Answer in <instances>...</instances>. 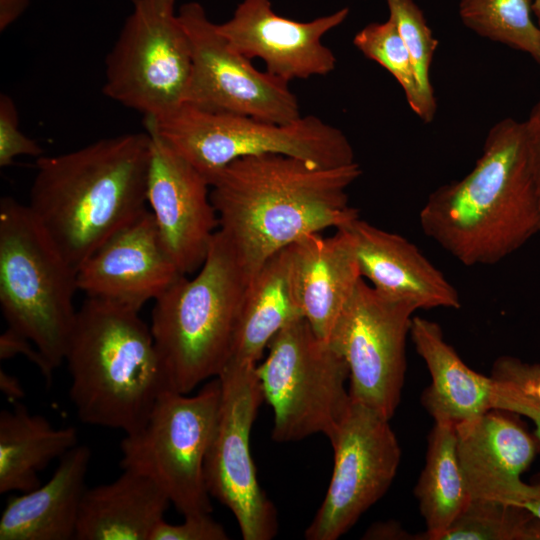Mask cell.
Listing matches in <instances>:
<instances>
[{
	"label": "cell",
	"instance_id": "obj_1",
	"mask_svg": "<svg viewBox=\"0 0 540 540\" xmlns=\"http://www.w3.org/2000/svg\"><path fill=\"white\" fill-rule=\"evenodd\" d=\"M361 174L357 162L327 168L283 154L238 158L208 181L218 230L254 277L303 236L358 218L347 189Z\"/></svg>",
	"mask_w": 540,
	"mask_h": 540
},
{
	"label": "cell",
	"instance_id": "obj_2",
	"mask_svg": "<svg viewBox=\"0 0 540 540\" xmlns=\"http://www.w3.org/2000/svg\"><path fill=\"white\" fill-rule=\"evenodd\" d=\"M419 223L465 266L497 264L539 233L540 201L523 122L494 124L473 169L435 189Z\"/></svg>",
	"mask_w": 540,
	"mask_h": 540
},
{
	"label": "cell",
	"instance_id": "obj_3",
	"mask_svg": "<svg viewBox=\"0 0 540 540\" xmlns=\"http://www.w3.org/2000/svg\"><path fill=\"white\" fill-rule=\"evenodd\" d=\"M150 158L147 131L38 157L27 205L76 271L106 240L147 209Z\"/></svg>",
	"mask_w": 540,
	"mask_h": 540
},
{
	"label": "cell",
	"instance_id": "obj_4",
	"mask_svg": "<svg viewBox=\"0 0 540 540\" xmlns=\"http://www.w3.org/2000/svg\"><path fill=\"white\" fill-rule=\"evenodd\" d=\"M64 361L71 402L88 425L131 433L167 390L150 327L139 311L107 301L87 297L77 310Z\"/></svg>",
	"mask_w": 540,
	"mask_h": 540
},
{
	"label": "cell",
	"instance_id": "obj_5",
	"mask_svg": "<svg viewBox=\"0 0 540 540\" xmlns=\"http://www.w3.org/2000/svg\"><path fill=\"white\" fill-rule=\"evenodd\" d=\"M252 278L218 230L197 274L180 276L154 300L150 329L167 390L188 394L219 376Z\"/></svg>",
	"mask_w": 540,
	"mask_h": 540
},
{
	"label": "cell",
	"instance_id": "obj_6",
	"mask_svg": "<svg viewBox=\"0 0 540 540\" xmlns=\"http://www.w3.org/2000/svg\"><path fill=\"white\" fill-rule=\"evenodd\" d=\"M77 271L31 213L0 200V306L8 327L27 337L54 371L65 360L76 321Z\"/></svg>",
	"mask_w": 540,
	"mask_h": 540
},
{
	"label": "cell",
	"instance_id": "obj_7",
	"mask_svg": "<svg viewBox=\"0 0 540 540\" xmlns=\"http://www.w3.org/2000/svg\"><path fill=\"white\" fill-rule=\"evenodd\" d=\"M144 123L146 131L159 136L207 181L232 161L246 156L283 154L327 168L356 162L347 136L314 115L278 124L183 104L163 117L144 118Z\"/></svg>",
	"mask_w": 540,
	"mask_h": 540
},
{
	"label": "cell",
	"instance_id": "obj_8",
	"mask_svg": "<svg viewBox=\"0 0 540 540\" xmlns=\"http://www.w3.org/2000/svg\"><path fill=\"white\" fill-rule=\"evenodd\" d=\"M267 350L256 373L273 410V440L297 441L316 433L330 439L352 402L343 355L303 317L283 327Z\"/></svg>",
	"mask_w": 540,
	"mask_h": 540
},
{
	"label": "cell",
	"instance_id": "obj_9",
	"mask_svg": "<svg viewBox=\"0 0 540 540\" xmlns=\"http://www.w3.org/2000/svg\"><path fill=\"white\" fill-rule=\"evenodd\" d=\"M220 402L218 377L192 396L164 390L145 422L120 444L122 469L153 480L183 516L212 511L204 463Z\"/></svg>",
	"mask_w": 540,
	"mask_h": 540
},
{
	"label": "cell",
	"instance_id": "obj_10",
	"mask_svg": "<svg viewBox=\"0 0 540 540\" xmlns=\"http://www.w3.org/2000/svg\"><path fill=\"white\" fill-rule=\"evenodd\" d=\"M178 0H134L105 60L103 93L144 118L184 104L192 56Z\"/></svg>",
	"mask_w": 540,
	"mask_h": 540
},
{
	"label": "cell",
	"instance_id": "obj_11",
	"mask_svg": "<svg viewBox=\"0 0 540 540\" xmlns=\"http://www.w3.org/2000/svg\"><path fill=\"white\" fill-rule=\"evenodd\" d=\"M256 367L227 363L218 376L221 402L204 476L210 496L232 512L244 540H270L278 532L277 510L258 483L250 451L264 400Z\"/></svg>",
	"mask_w": 540,
	"mask_h": 540
},
{
	"label": "cell",
	"instance_id": "obj_12",
	"mask_svg": "<svg viewBox=\"0 0 540 540\" xmlns=\"http://www.w3.org/2000/svg\"><path fill=\"white\" fill-rule=\"evenodd\" d=\"M419 308L387 296L361 278L329 341L349 368L353 402L391 419L400 402L406 372V340Z\"/></svg>",
	"mask_w": 540,
	"mask_h": 540
},
{
	"label": "cell",
	"instance_id": "obj_13",
	"mask_svg": "<svg viewBox=\"0 0 540 540\" xmlns=\"http://www.w3.org/2000/svg\"><path fill=\"white\" fill-rule=\"evenodd\" d=\"M178 14L192 56L184 104L278 124L301 116L288 82L257 70L250 59L233 49L199 2L183 4Z\"/></svg>",
	"mask_w": 540,
	"mask_h": 540
},
{
	"label": "cell",
	"instance_id": "obj_14",
	"mask_svg": "<svg viewBox=\"0 0 540 540\" xmlns=\"http://www.w3.org/2000/svg\"><path fill=\"white\" fill-rule=\"evenodd\" d=\"M389 420L351 402L329 439L334 451L333 472L325 497L305 531L307 540L340 538L386 493L401 458Z\"/></svg>",
	"mask_w": 540,
	"mask_h": 540
},
{
	"label": "cell",
	"instance_id": "obj_15",
	"mask_svg": "<svg viewBox=\"0 0 540 540\" xmlns=\"http://www.w3.org/2000/svg\"><path fill=\"white\" fill-rule=\"evenodd\" d=\"M149 134L147 204L169 256L181 274H192L203 265L219 227L210 184L159 136Z\"/></svg>",
	"mask_w": 540,
	"mask_h": 540
},
{
	"label": "cell",
	"instance_id": "obj_16",
	"mask_svg": "<svg viewBox=\"0 0 540 540\" xmlns=\"http://www.w3.org/2000/svg\"><path fill=\"white\" fill-rule=\"evenodd\" d=\"M347 7L307 22L276 14L271 0H242L232 17L217 24L230 46L252 60L261 58L266 72L286 82L331 73L337 63L322 37L342 24Z\"/></svg>",
	"mask_w": 540,
	"mask_h": 540
},
{
	"label": "cell",
	"instance_id": "obj_17",
	"mask_svg": "<svg viewBox=\"0 0 540 540\" xmlns=\"http://www.w3.org/2000/svg\"><path fill=\"white\" fill-rule=\"evenodd\" d=\"M182 275L146 209L82 263L76 281L88 298L140 311Z\"/></svg>",
	"mask_w": 540,
	"mask_h": 540
},
{
	"label": "cell",
	"instance_id": "obj_18",
	"mask_svg": "<svg viewBox=\"0 0 540 540\" xmlns=\"http://www.w3.org/2000/svg\"><path fill=\"white\" fill-rule=\"evenodd\" d=\"M457 452L471 499L519 506L534 485L521 475L535 458V440L513 420L488 411L456 425Z\"/></svg>",
	"mask_w": 540,
	"mask_h": 540
},
{
	"label": "cell",
	"instance_id": "obj_19",
	"mask_svg": "<svg viewBox=\"0 0 540 540\" xmlns=\"http://www.w3.org/2000/svg\"><path fill=\"white\" fill-rule=\"evenodd\" d=\"M339 229L351 237L362 278L379 292L419 309L461 307L454 285L405 237L359 217Z\"/></svg>",
	"mask_w": 540,
	"mask_h": 540
},
{
	"label": "cell",
	"instance_id": "obj_20",
	"mask_svg": "<svg viewBox=\"0 0 540 540\" xmlns=\"http://www.w3.org/2000/svg\"><path fill=\"white\" fill-rule=\"evenodd\" d=\"M288 248L296 302L317 336L329 341L362 278L351 237L344 229L325 238L307 234Z\"/></svg>",
	"mask_w": 540,
	"mask_h": 540
},
{
	"label": "cell",
	"instance_id": "obj_21",
	"mask_svg": "<svg viewBox=\"0 0 540 540\" xmlns=\"http://www.w3.org/2000/svg\"><path fill=\"white\" fill-rule=\"evenodd\" d=\"M90 459V448L78 444L60 458L43 486L9 498L0 540L75 539Z\"/></svg>",
	"mask_w": 540,
	"mask_h": 540
},
{
	"label": "cell",
	"instance_id": "obj_22",
	"mask_svg": "<svg viewBox=\"0 0 540 540\" xmlns=\"http://www.w3.org/2000/svg\"><path fill=\"white\" fill-rule=\"evenodd\" d=\"M410 336L431 376L422 401L435 422L456 426L494 409L495 379L468 367L445 341L439 324L414 316Z\"/></svg>",
	"mask_w": 540,
	"mask_h": 540
},
{
	"label": "cell",
	"instance_id": "obj_23",
	"mask_svg": "<svg viewBox=\"0 0 540 540\" xmlns=\"http://www.w3.org/2000/svg\"><path fill=\"white\" fill-rule=\"evenodd\" d=\"M170 501L149 477L132 471L113 482L86 489L79 512L77 540H150Z\"/></svg>",
	"mask_w": 540,
	"mask_h": 540
},
{
	"label": "cell",
	"instance_id": "obj_24",
	"mask_svg": "<svg viewBox=\"0 0 540 540\" xmlns=\"http://www.w3.org/2000/svg\"><path fill=\"white\" fill-rule=\"evenodd\" d=\"M301 317L291 287L286 247L266 261L252 278L227 363L258 365L272 338Z\"/></svg>",
	"mask_w": 540,
	"mask_h": 540
},
{
	"label": "cell",
	"instance_id": "obj_25",
	"mask_svg": "<svg viewBox=\"0 0 540 540\" xmlns=\"http://www.w3.org/2000/svg\"><path fill=\"white\" fill-rule=\"evenodd\" d=\"M78 445L73 427L55 428L21 403L0 413V493L40 486L39 473Z\"/></svg>",
	"mask_w": 540,
	"mask_h": 540
},
{
	"label": "cell",
	"instance_id": "obj_26",
	"mask_svg": "<svg viewBox=\"0 0 540 540\" xmlns=\"http://www.w3.org/2000/svg\"><path fill=\"white\" fill-rule=\"evenodd\" d=\"M426 532L419 539L435 540L471 500L457 452L456 426L435 422L425 467L415 488Z\"/></svg>",
	"mask_w": 540,
	"mask_h": 540
},
{
	"label": "cell",
	"instance_id": "obj_27",
	"mask_svg": "<svg viewBox=\"0 0 540 540\" xmlns=\"http://www.w3.org/2000/svg\"><path fill=\"white\" fill-rule=\"evenodd\" d=\"M533 0H460L462 23L480 37L529 54L540 64V28Z\"/></svg>",
	"mask_w": 540,
	"mask_h": 540
},
{
	"label": "cell",
	"instance_id": "obj_28",
	"mask_svg": "<svg viewBox=\"0 0 540 540\" xmlns=\"http://www.w3.org/2000/svg\"><path fill=\"white\" fill-rule=\"evenodd\" d=\"M435 540H540V521L519 506L471 499Z\"/></svg>",
	"mask_w": 540,
	"mask_h": 540
},
{
	"label": "cell",
	"instance_id": "obj_29",
	"mask_svg": "<svg viewBox=\"0 0 540 540\" xmlns=\"http://www.w3.org/2000/svg\"><path fill=\"white\" fill-rule=\"evenodd\" d=\"M385 1L412 60L423 107L421 120L430 123L437 109L430 68L438 41L414 0Z\"/></svg>",
	"mask_w": 540,
	"mask_h": 540
},
{
	"label": "cell",
	"instance_id": "obj_30",
	"mask_svg": "<svg viewBox=\"0 0 540 540\" xmlns=\"http://www.w3.org/2000/svg\"><path fill=\"white\" fill-rule=\"evenodd\" d=\"M354 46L368 59L385 68L402 87L412 111L421 119L422 101L409 52L396 24L388 17L363 27L353 39Z\"/></svg>",
	"mask_w": 540,
	"mask_h": 540
},
{
	"label": "cell",
	"instance_id": "obj_31",
	"mask_svg": "<svg viewBox=\"0 0 540 540\" xmlns=\"http://www.w3.org/2000/svg\"><path fill=\"white\" fill-rule=\"evenodd\" d=\"M41 146L19 129V116L13 99L0 95V166L11 165L17 156H42Z\"/></svg>",
	"mask_w": 540,
	"mask_h": 540
},
{
	"label": "cell",
	"instance_id": "obj_32",
	"mask_svg": "<svg viewBox=\"0 0 540 540\" xmlns=\"http://www.w3.org/2000/svg\"><path fill=\"white\" fill-rule=\"evenodd\" d=\"M180 524H170L164 519L153 529L150 540H227L223 526L209 514L184 516Z\"/></svg>",
	"mask_w": 540,
	"mask_h": 540
},
{
	"label": "cell",
	"instance_id": "obj_33",
	"mask_svg": "<svg viewBox=\"0 0 540 540\" xmlns=\"http://www.w3.org/2000/svg\"><path fill=\"white\" fill-rule=\"evenodd\" d=\"M17 355H23L35 364L50 383L54 371L43 355L27 337L8 327L0 336V359L8 360Z\"/></svg>",
	"mask_w": 540,
	"mask_h": 540
},
{
	"label": "cell",
	"instance_id": "obj_34",
	"mask_svg": "<svg viewBox=\"0 0 540 540\" xmlns=\"http://www.w3.org/2000/svg\"><path fill=\"white\" fill-rule=\"evenodd\" d=\"M531 167L540 201V98L523 121Z\"/></svg>",
	"mask_w": 540,
	"mask_h": 540
},
{
	"label": "cell",
	"instance_id": "obj_35",
	"mask_svg": "<svg viewBox=\"0 0 540 540\" xmlns=\"http://www.w3.org/2000/svg\"><path fill=\"white\" fill-rule=\"evenodd\" d=\"M30 0H0V31H5L26 11Z\"/></svg>",
	"mask_w": 540,
	"mask_h": 540
},
{
	"label": "cell",
	"instance_id": "obj_36",
	"mask_svg": "<svg viewBox=\"0 0 540 540\" xmlns=\"http://www.w3.org/2000/svg\"><path fill=\"white\" fill-rule=\"evenodd\" d=\"M0 389L1 392L11 401H19L25 395L24 388L20 381L13 375L0 370Z\"/></svg>",
	"mask_w": 540,
	"mask_h": 540
},
{
	"label": "cell",
	"instance_id": "obj_37",
	"mask_svg": "<svg viewBox=\"0 0 540 540\" xmlns=\"http://www.w3.org/2000/svg\"><path fill=\"white\" fill-rule=\"evenodd\" d=\"M540 521V484L534 485L529 497L520 505Z\"/></svg>",
	"mask_w": 540,
	"mask_h": 540
},
{
	"label": "cell",
	"instance_id": "obj_38",
	"mask_svg": "<svg viewBox=\"0 0 540 540\" xmlns=\"http://www.w3.org/2000/svg\"><path fill=\"white\" fill-rule=\"evenodd\" d=\"M522 415L530 418L536 427L535 434L540 442V403L534 402L531 404H528L522 412Z\"/></svg>",
	"mask_w": 540,
	"mask_h": 540
},
{
	"label": "cell",
	"instance_id": "obj_39",
	"mask_svg": "<svg viewBox=\"0 0 540 540\" xmlns=\"http://www.w3.org/2000/svg\"><path fill=\"white\" fill-rule=\"evenodd\" d=\"M533 13L537 18V25L540 28V0H533Z\"/></svg>",
	"mask_w": 540,
	"mask_h": 540
}]
</instances>
